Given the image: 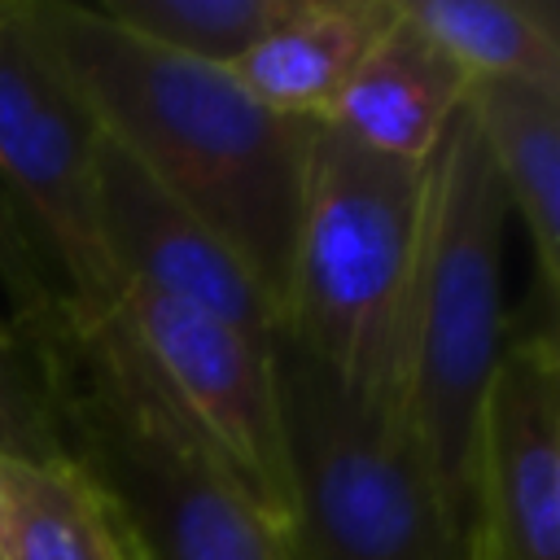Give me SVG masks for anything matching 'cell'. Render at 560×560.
<instances>
[{
  "instance_id": "6da1fadb",
  "label": "cell",
  "mask_w": 560,
  "mask_h": 560,
  "mask_svg": "<svg viewBox=\"0 0 560 560\" xmlns=\"http://www.w3.org/2000/svg\"><path fill=\"white\" fill-rule=\"evenodd\" d=\"M22 35L131 153L284 306L311 122L280 118L228 66L166 52L79 0H13Z\"/></svg>"
},
{
  "instance_id": "7a4b0ae2",
  "label": "cell",
  "mask_w": 560,
  "mask_h": 560,
  "mask_svg": "<svg viewBox=\"0 0 560 560\" xmlns=\"http://www.w3.org/2000/svg\"><path fill=\"white\" fill-rule=\"evenodd\" d=\"M26 341L66 459L140 560H298L289 529L232 481L114 315H66Z\"/></svg>"
},
{
  "instance_id": "3957f363",
  "label": "cell",
  "mask_w": 560,
  "mask_h": 560,
  "mask_svg": "<svg viewBox=\"0 0 560 560\" xmlns=\"http://www.w3.org/2000/svg\"><path fill=\"white\" fill-rule=\"evenodd\" d=\"M424 192V162L381 158L311 122L280 337L402 424Z\"/></svg>"
},
{
  "instance_id": "277c9868",
  "label": "cell",
  "mask_w": 560,
  "mask_h": 560,
  "mask_svg": "<svg viewBox=\"0 0 560 560\" xmlns=\"http://www.w3.org/2000/svg\"><path fill=\"white\" fill-rule=\"evenodd\" d=\"M424 236L407 332V433L442 508L472 529L477 420L503 359L508 197L468 105L424 158Z\"/></svg>"
},
{
  "instance_id": "5b68a950",
  "label": "cell",
  "mask_w": 560,
  "mask_h": 560,
  "mask_svg": "<svg viewBox=\"0 0 560 560\" xmlns=\"http://www.w3.org/2000/svg\"><path fill=\"white\" fill-rule=\"evenodd\" d=\"M271 359L298 560H468V529L442 508L407 424L363 407L289 337Z\"/></svg>"
},
{
  "instance_id": "8992f818",
  "label": "cell",
  "mask_w": 560,
  "mask_h": 560,
  "mask_svg": "<svg viewBox=\"0 0 560 560\" xmlns=\"http://www.w3.org/2000/svg\"><path fill=\"white\" fill-rule=\"evenodd\" d=\"M96 149L101 127L22 35L13 0H0V184L52 262L74 319L109 315L118 293L96 223Z\"/></svg>"
},
{
  "instance_id": "52a82bcc",
  "label": "cell",
  "mask_w": 560,
  "mask_h": 560,
  "mask_svg": "<svg viewBox=\"0 0 560 560\" xmlns=\"http://www.w3.org/2000/svg\"><path fill=\"white\" fill-rule=\"evenodd\" d=\"M109 315L140 346L175 407L232 481L271 521L289 525L293 486L271 359L276 341H254L241 328L140 284H118Z\"/></svg>"
},
{
  "instance_id": "ba28073f",
  "label": "cell",
  "mask_w": 560,
  "mask_h": 560,
  "mask_svg": "<svg viewBox=\"0 0 560 560\" xmlns=\"http://www.w3.org/2000/svg\"><path fill=\"white\" fill-rule=\"evenodd\" d=\"M468 534L490 560H560V354L547 324L508 341L490 376Z\"/></svg>"
},
{
  "instance_id": "9c48e42d",
  "label": "cell",
  "mask_w": 560,
  "mask_h": 560,
  "mask_svg": "<svg viewBox=\"0 0 560 560\" xmlns=\"http://www.w3.org/2000/svg\"><path fill=\"white\" fill-rule=\"evenodd\" d=\"M96 223L118 284H140L197 306L267 346L280 337L276 302L258 289L223 236L175 201L109 136H101L96 149Z\"/></svg>"
},
{
  "instance_id": "30bf717a",
  "label": "cell",
  "mask_w": 560,
  "mask_h": 560,
  "mask_svg": "<svg viewBox=\"0 0 560 560\" xmlns=\"http://www.w3.org/2000/svg\"><path fill=\"white\" fill-rule=\"evenodd\" d=\"M464 96L468 74L394 9V22L372 39L324 122L381 158L424 162Z\"/></svg>"
},
{
  "instance_id": "8fae6325",
  "label": "cell",
  "mask_w": 560,
  "mask_h": 560,
  "mask_svg": "<svg viewBox=\"0 0 560 560\" xmlns=\"http://www.w3.org/2000/svg\"><path fill=\"white\" fill-rule=\"evenodd\" d=\"M394 9L398 0H293L284 22L232 74L271 114L324 122L372 39L394 22Z\"/></svg>"
},
{
  "instance_id": "7c38bea8",
  "label": "cell",
  "mask_w": 560,
  "mask_h": 560,
  "mask_svg": "<svg viewBox=\"0 0 560 560\" xmlns=\"http://www.w3.org/2000/svg\"><path fill=\"white\" fill-rule=\"evenodd\" d=\"M464 105L477 118L508 210L525 223L538 289L556 306L560 284V88L468 79Z\"/></svg>"
},
{
  "instance_id": "4fadbf2b",
  "label": "cell",
  "mask_w": 560,
  "mask_h": 560,
  "mask_svg": "<svg viewBox=\"0 0 560 560\" xmlns=\"http://www.w3.org/2000/svg\"><path fill=\"white\" fill-rule=\"evenodd\" d=\"M0 560H131V547L79 464L0 455Z\"/></svg>"
},
{
  "instance_id": "5bb4252c",
  "label": "cell",
  "mask_w": 560,
  "mask_h": 560,
  "mask_svg": "<svg viewBox=\"0 0 560 560\" xmlns=\"http://www.w3.org/2000/svg\"><path fill=\"white\" fill-rule=\"evenodd\" d=\"M468 79L560 88V13L551 0H398Z\"/></svg>"
},
{
  "instance_id": "9a60e30c",
  "label": "cell",
  "mask_w": 560,
  "mask_h": 560,
  "mask_svg": "<svg viewBox=\"0 0 560 560\" xmlns=\"http://www.w3.org/2000/svg\"><path fill=\"white\" fill-rule=\"evenodd\" d=\"M92 9L136 39L232 70L284 22L293 0H96Z\"/></svg>"
},
{
  "instance_id": "2e32d148",
  "label": "cell",
  "mask_w": 560,
  "mask_h": 560,
  "mask_svg": "<svg viewBox=\"0 0 560 560\" xmlns=\"http://www.w3.org/2000/svg\"><path fill=\"white\" fill-rule=\"evenodd\" d=\"M0 455L35 464L66 459L39 354L13 319H0Z\"/></svg>"
},
{
  "instance_id": "e0dca14e",
  "label": "cell",
  "mask_w": 560,
  "mask_h": 560,
  "mask_svg": "<svg viewBox=\"0 0 560 560\" xmlns=\"http://www.w3.org/2000/svg\"><path fill=\"white\" fill-rule=\"evenodd\" d=\"M0 289L13 311L9 319L22 328V337H39L70 315V302H66V289L52 262L26 232L4 184H0Z\"/></svg>"
},
{
  "instance_id": "ac0fdd59",
  "label": "cell",
  "mask_w": 560,
  "mask_h": 560,
  "mask_svg": "<svg viewBox=\"0 0 560 560\" xmlns=\"http://www.w3.org/2000/svg\"><path fill=\"white\" fill-rule=\"evenodd\" d=\"M468 560H490V556H486V547H481L472 534H468Z\"/></svg>"
}]
</instances>
